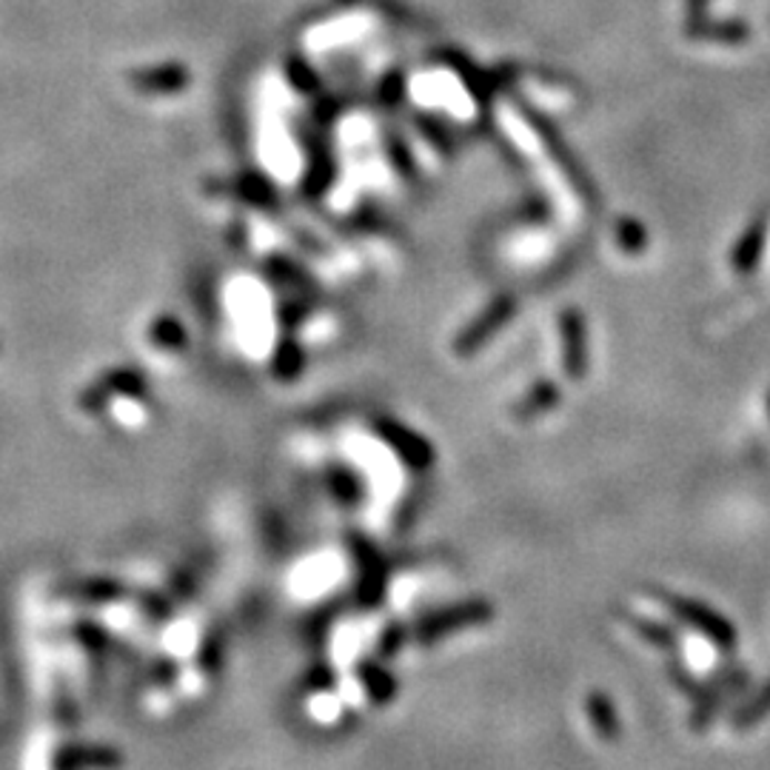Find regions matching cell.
Segmentation results:
<instances>
[{
    "mask_svg": "<svg viewBox=\"0 0 770 770\" xmlns=\"http://www.w3.org/2000/svg\"><path fill=\"white\" fill-rule=\"evenodd\" d=\"M764 240H768V223L759 217L757 223H751V226L744 229V234L739 237L737 249H733L731 260H733V269H737L739 274H751L753 269H757L759 257H762Z\"/></svg>",
    "mask_w": 770,
    "mask_h": 770,
    "instance_id": "9c48e42d",
    "label": "cell"
},
{
    "mask_svg": "<svg viewBox=\"0 0 770 770\" xmlns=\"http://www.w3.org/2000/svg\"><path fill=\"white\" fill-rule=\"evenodd\" d=\"M628 622H631V628L645 639V642H651L659 651L673 654L679 648V639L671 628H665V625L651 622V619L645 617H628Z\"/></svg>",
    "mask_w": 770,
    "mask_h": 770,
    "instance_id": "7c38bea8",
    "label": "cell"
},
{
    "mask_svg": "<svg viewBox=\"0 0 770 770\" xmlns=\"http://www.w3.org/2000/svg\"><path fill=\"white\" fill-rule=\"evenodd\" d=\"M688 34L697 40H713V43H744L751 29L739 23V20H722V23H711V20H702L697 27L688 29Z\"/></svg>",
    "mask_w": 770,
    "mask_h": 770,
    "instance_id": "8fae6325",
    "label": "cell"
},
{
    "mask_svg": "<svg viewBox=\"0 0 770 770\" xmlns=\"http://www.w3.org/2000/svg\"><path fill=\"white\" fill-rule=\"evenodd\" d=\"M559 399H563V394H559L557 383L539 379L537 385H531V392L514 405V417H517L519 423H531V419L545 417L548 412H554L559 405Z\"/></svg>",
    "mask_w": 770,
    "mask_h": 770,
    "instance_id": "ba28073f",
    "label": "cell"
},
{
    "mask_svg": "<svg viewBox=\"0 0 770 770\" xmlns=\"http://www.w3.org/2000/svg\"><path fill=\"white\" fill-rule=\"evenodd\" d=\"M768 717H770V682L762 685V688H759L748 702L739 705L731 717V728L739 733L753 731V728L762 725Z\"/></svg>",
    "mask_w": 770,
    "mask_h": 770,
    "instance_id": "30bf717a",
    "label": "cell"
},
{
    "mask_svg": "<svg viewBox=\"0 0 770 770\" xmlns=\"http://www.w3.org/2000/svg\"><path fill=\"white\" fill-rule=\"evenodd\" d=\"M585 713H588V722H591L594 733H597L602 742L614 744L622 737V719H619L617 705L605 691H588L585 693Z\"/></svg>",
    "mask_w": 770,
    "mask_h": 770,
    "instance_id": "52a82bcc",
    "label": "cell"
},
{
    "mask_svg": "<svg viewBox=\"0 0 770 770\" xmlns=\"http://www.w3.org/2000/svg\"><path fill=\"white\" fill-rule=\"evenodd\" d=\"M514 312H517V303H514L511 294H499V297H494L492 303L483 308V314H477V317H474L463 332H459V337L454 340L457 354L472 357L474 352H479L488 340L497 337L499 328L514 317Z\"/></svg>",
    "mask_w": 770,
    "mask_h": 770,
    "instance_id": "7a4b0ae2",
    "label": "cell"
},
{
    "mask_svg": "<svg viewBox=\"0 0 770 770\" xmlns=\"http://www.w3.org/2000/svg\"><path fill=\"white\" fill-rule=\"evenodd\" d=\"M189 83H192V74L183 63H158V67H143L134 69L129 74V87L140 94H149V98H166V94H180L186 92Z\"/></svg>",
    "mask_w": 770,
    "mask_h": 770,
    "instance_id": "277c9868",
    "label": "cell"
},
{
    "mask_svg": "<svg viewBox=\"0 0 770 770\" xmlns=\"http://www.w3.org/2000/svg\"><path fill=\"white\" fill-rule=\"evenodd\" d=\"M149 337L163 348H180L186 343V332H183V326L174 317H160L158 323H152V334Z\"/></svg>",
    "mask_w": 770,
    "mask_h": 770,
    "instance_id": "5bb4252c",
    "label": "cell"
},
{
    "mask_svg": "<svg viewBox=\"0 0 770 770\" xmlns=\"http://www.w3.org/2000/svg\"><path fill=\"white\" fill-rule=\"evenodd\" d=\"M288 78L297 89L303 92H314L317 89V74L312 72V67H306L303 60H288Z\"/></svg>",
    "mask_w": 770,
    "mask_h": 770,
    "instance_id": "9a60e30c",
    "label": "cell"
},
{
    "mask_svg": "<svg viewBox=\"0 0 770 770\" xmlns=\"http://www.w3.org/2000/svg\"><path fill=\"white\" fill-rule=\"evenodd\" d=\"M768 414H770V392H768Z\"/></svg>",
    "mask_w": 770,
    "mask_h": 770,
    "instance_id": "d6986e66",
    "label": "cell"
},
{
    "mask_svg": "<svg viewBox=\"0 0 770 770\" xmlns=\"http://www.w3.org/2000/svg\"><path fill=\"white\" fill-rule=\"evenodd\" d=\"M648 594H651L654 599H659V602H662L673 617L682 619L691 631L702 634L705 639H711L717 648H722V651H733V648H737L739 642L737 628H733L731 619L722 617L719 611H713L711 605L699 602V599L679 597V594H671V591H659V588H651Z\"/></svg>",
    "mask_w": 770,
    "mask_h": 770,
    "instance_id": "6da1fadb",
    "label": "cell"
},
{
    "mask_svg": "<svg viewBox=\"0 0 770 770\" xmlns=\"http://www.w3.org/2000/svg\"><path fill=\"white\" fill-rule=\"evenodd\" d=\"M617 240H619V246H622L628 254H639L645 252V246H648V232H645V226L639 223V220L622 217L617 220Z\"/></svg>",
    "mask_w": 770,
    "mask_h": 770,
    "instance_id": "4fadbf2b",
    "label": "cell"
},
{
    "mask_svg": "<svg viewBox=\"0 0 770 770\" xmlns=\"http://www.w3.org/2000/svg\"><path fill=\"white\" fill-rule=\"evenodd\" d=\"M399 89H403V80L394 74V78H388L383 83V89H379V94H383V100H388V107H394L397 103V98H399Z\"/></svg>",
    "mask_w": 770,
    "mask_h": 770,
    "instance_id": "e0dca14e",
    "label": "cell"
},
{
    "mask_svg": "<svg viewBox=\"0 0 770 770\" xmlns=\"http://www.w3.org/2000/svg\"><path fill=\"white\" fill-rule=\"evenodd\" d=\"M528 118H531V123H534V129H537V132H539V138H543L545 143H548V149H551V158L557 160L559 166H563V172L568 174V180H571V186L579 192V197L591 200V203H594L591 180L585 178L582 169L577 166V160H574L571 154H568V146H563V140H559V134L554 132L551 123L539 118V114H531V112H528Z\"/></svg>",
    "mask_w": 770,
    "mask_h": 770,
    "instance_id": "8992f818",
    "label": "cell"
},
{
    "mask_svg": "<svg viewBox=\"0 0 770 770\" xmlns=\"http://www.w3.org/2000/svg\"><path fill=\"white\" fill-rule=\"evenodd\" d=\"M337 3H343V7H348V3H354V0H337Z\"/></svg>",
    "mask_w": 770,
    "mask_h": 770,
    "instance_id": "ac0fdd59",
    "label": "cell"
},
{
    "mask_svg": "<svg viewBox=\"0 0 770 770\" xmlns=\"http://www.w3.org/2000/svg\"><path fill=\"white\" fill-rule=\"evenodd\" d=\"M209 192H214L217 197H232L246 203L254 209H274L277 206V192L269 183L266 178L260 174H237V178L226 180H212L209 183Z\"/></svg>",
    "mask_w": 770,
    "mask_h": 770,
    "instance_id": "5b68a950",
    "label": "cell"
},
{
    "mask_svg": "<svg viewBox=\"0 0 770 770\" xmlns=\"http://www.w3.org/2000/svg\"><path fill=\"white\" fill-rule=\"evenodd\" d=\"M708 3L711 0H685V12H688V29L702 23L705 12H708Z\"/></svg>",
    "mask_w": 770,
    "mask_h": 770,
    "instance_id": "2e32d148",
    "label": "cell"
},
{
    "mask_svg": "<svg viewBox=\"0 0 770 770\" xmlns=\"http://www.w3.org/2000/svg\"><path fill=\"white\" fill-rule=\"evenodd\" d=\"M559 340H563V368L571 379H585L591 354H588V332L579 308H565L559 314Z\"/></svg>",
    "mask_w": 770,
    "mask_h": 770,
    "instance_id": "3957f363",
    "label": "cell"
}]
</instances>
